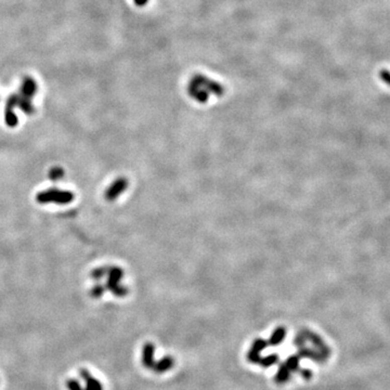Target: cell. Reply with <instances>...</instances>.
<instances>
[{
    "mask_svg": "<svg viewBox=\"0 0 390 390\" xmlns=\"http://www.w3.org/2000/svg\"><path fill=\"white\" fill-rule=\"evenodd\" d=\"M36 200L40 204H68L74 200V194L67 190H59L52 188L46 191H41V192L37 194Z\"/></svg>",
    "mask_w": 390,
    "mask_h": 390,
    "instance_id": "obj_1",
    "label": "cell"
},
{
    "mask_svg": "<svg viewBox=\"0 0 390 390\" xmlns=\"http://www.w3.org/2000/svg\"><path fill=\"white\" fill-rule=\"evenodd\" d=\"M17 100H18V94H13L7 99L6 109H5V120H6V124L9 127H16L19 123L18 116L14 114L13 112V109L17 106Z\"/></svg>",
    "mask_w": 390,
    "mask_h": 390,
    "instance_id": "obj_2",
    "label": "cell"
},
{
    "mask_svg": "<svg viewBox=\"0 0 390 390\" xmlns=\"http://www.w3.org/2000/svg\"><path fill=\"white\" fill-rule=\"evenodd\" d=\"M36 92H37L36 82H35L32 77H24L22 86H21V89H20V94L28 99H32Z\"/></svg>",
    "mask_w": 390,
    "mask_h": 390,
    "instance_id": "obj_3",
    "label": "cell"
},
{
    "mask_svg": "<svg viewBox=\"0 0 390 390\" xmlns=\"http://www.w3.org/2000/svg\"><path fill=\"white\" fill-rule=\"evenodd\" d=\"M81 376L85 380V384H86V389L85 390H102L100 381L92 377L87 370H81Z\"/></svg>",
    "mask_w": 390,
    "mask_h": 390,
    "instance_id": "obj_4",
    "label": "cell"
},
{
    "mask_svg": "<svg viewBox=\"0 0 390 390\" xmlns=\"http://www.w3.org/2000/svg\"><path fill=\"white\" fill-rule=\"evenodd\" d=\"M17 106L22 110L25 114L32 115L35 113V108L33 106L31 99H28L21 94H18V100H17Z\"/></svg>",
    "mask_w": 390,
    "mask_h": 390,
    "instance_id": "obj_5",
    "label": "cell"
},
{
    "mask_svg": "<svg viewBox=\"0 0 390 390\" xmlns=\"http://www.w3.org/2000/svg\"><path fill=\"white\" fill-rule=\"evenodd\" d=\"M49 179L52 180V181H58L60 179H62L63 177H64V170H63L61 167L59 166H55L53 168H51L50 170H49Z\"/></svg>",
    "mask_w": 390,
    "mask_h": 390,
    "instance_id": "obj_6",
    "label": "cell"
},
{
    "mask_svg": "<svg viewBox=\"0 0 390 390\" xmlns=\"http://www.w3.org/2000/svg\"><path fill=\"white\" fill-rule=\"evenodd\" d=\"M66 387L68 390H85L76 379H67Z\"/></svg>",
    "mask_w": 390,
    "mask_h": 390,
    "instance_id": "obj_7",
    "label": "cell"
},
{
    "mask_svg": "<svg viewBox=\"0 0 390 390\" xmlns=\"http://www.w3.org/2000/svg\"><path fill=\"white\" fill-rule=\"evenodd\" d=\"M104 290H105V288L103 286L96 285L91 290V295H92V297H96V298H99V297H100L104 293Z\"/></svg>",
    "mask_w": 390,
    "mask_h": 390,
    "instance_id": "obj_8",
    "label": "cell"
},
{
    "mask_svg": "<svg viewBox=\"0 0 390 390\" xmlns=\"http://www.w3.org/2000/svg\"><path fill=\"white\" fill-rule=\"evenodd\" d=\"M379 77H380V80L382 82L386 83L387 85H389V86H390V72H389V70H387V69L380 70V72H379Z\"/></svg>",
    "mask_w": 390,
    "mask_h": 390,
    "instance_id": "obj_9",
    "label": "cell"
}]
</instances>
